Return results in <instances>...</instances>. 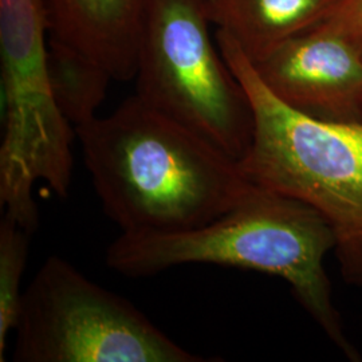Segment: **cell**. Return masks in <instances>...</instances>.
<instances>
[{"mask_svg":"<svg viewBox=\"0 0 362 362\" xmlns=\"http://www.w3.org/2000/svg\"><path fill=\"white\" fill-rule=\"evenodd\" d=\"M220 52L245 88L254 117L252 141L239 161L247 180L314 208L330 226L338 267L362 287V122H329L285 104L224 30Z\"/></svg>","mask_w":362,"mask_h":362,"instance_id":"3","label":"cell"},{"mask_svg":"<svg viewBox=\"0 0 362 362\" xmlns=\"http://www.w3.org/2000/svg\"><path fill=\"white\" fill-rule=\"evenodd\" d=\"M16 362H204L125 298L50 257L27 286L13 329Z\"/></svg>","mask_w":362,"mask_h":362,"instance_id":"5","label":"cell"},{"mask_svg":"<svg viewBox=\"0 0 362 362\" xmlns=\"http://www.w3.org/2000/svg\"><path fill=\"white\" fill-rule=\"evenodd\" d=\"M330 4L332 0H209L214 25L227 31L252 62L318 26Z\"/></svg>","mask_w":362,"mask_h":362,"instance_id":"8","label":"cell"},{"mask_svg":"<svg viewBox=\"0 0 362 362\" xmlns=\"http://www.w3.org/2000/svg\"><path fill=\"white\" fill-rule=\"evenodd\" d=\"M315 28L346 39L362 52V0H332L324 21Z\"/></svg>","mask_w":362,"mask_h":362,"instance_id":"11","label":"cell"},{"mask_svg":"<svg viewBox=\"0 0 362 362\" xmlns=\"http://www.w3.org/2000/svg\"><path fill=\"white\" fill-rule=\"evenodd\" d=\"M252 64L266 86L298 112L362 122V52L346 39L314 27Z\"/></svg>","mask_w":362,"mask_h":362,"instance_id":"6","label":"cell"},{"mask_svg":"<svg viewBox=\"0 0 362 362\" xmlns=\"http://www.w3.org/2000/svg\"><path fill=\"white\" fill-rule=\"evenodd\" d=\"M152 0H43L49 35L88 54L115 81L137 73L144 22Z\"/></svg>","mask_w":362,"mask_h":362,"instance_id":"7","label":"cell"},{"mask_svg":"<svg viewBox=\"0 0 362 362\" xmlns=\"http://www.w3.org/2000/svg\"><path fill=\"white\" fill-rule=\"evenodd\" d=\"M31 233L11 215L0 223V361H4L7 339L22 308V276L26 269Z\"/></svg>","mask_w":362,"mask_h":362,"instance_id":"10","label":"cell"},{"mask_svg":"<svg viewBox=\"0 0 362 362\" xmlns=\"http://www.w3.org/2000/svg\"><path fill=\"white\" fill-rule=\"evenodd\" d=\"M46 66L52 97L74 129L97 117L109 83L115 81L104 66L50 35Z\"/></svg>","mask_w":362,"mask_h":362,"instance_id":"9","label":"cell"},{"mask_svg":"<svg viewBox=\"0 0 362 362\" xmlns=\"http://www.w3.org/2000/svg\"><path fill=\"white\" fill-rule=\"evenodd\" d=\"M76 134L103 209L122 233L203 227L255 187L238 160L136 94Z\"/></svg>","mask_w":362,"mask_h":362,"instance_id":"1","label":"cell"},{"mask_svg":"<svg viewBox=\"0 0 362 362\" xmlns=\"http://www.w3.org/2000/svg\"><path fill=\"white\" fill-rule=\"evenodd\" d=\"M212 25L209 0H152L140 39L136 95L240 161L252 141L254 117Z\"/></svg>","mask_w":362,"mask_h":362,"instance_id":"4","label":"cell"},{"mask_svg":"<svg viewBox=\"0 0 362 362\" xmlns=\"http://www.w3.org/2000/svg\"><path fill=\"white\" fill-rule=\"evenodd\" d=\"M336 240L314 208L254 187L233 209L203 227L170 233H121L106 264L121 275L149 276L182 264H218L285 279L300 306L350 361L360 353L344 330L324 262Z\"/></svg>","mask_w":362,"mask_h":362,"instance_id":"2","label":"cell"}]
</instances>
